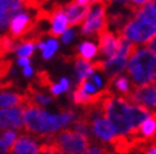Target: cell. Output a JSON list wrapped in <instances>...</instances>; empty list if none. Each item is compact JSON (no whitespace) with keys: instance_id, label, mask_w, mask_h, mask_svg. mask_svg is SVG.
I'll use <instances>...</instances> for the list:
<instances>
[{"instance_id":"6da1fadb","label":"cell","mask_w":156,"mask_h":154,"mask_svg":"<svg viewBox=\"0 0 156 154\" xmlns=\"http://www.w3.org/2000/svg\"><path fill=\"white\" fill-rule=\"evenodd\" d=\"M80 115L74 110H64L58 114H51L47 110L30 104L24 105V125L30 134L38 135L40 139L55 136L62 129L74 125Z\"/></svg>"},{"instance_id":"7a4b0ae2","label":"cell","mask_w":156,"mask_h":154,"mask_svg":"<svg viewBox=\"0 0 156 154\" xmlns=\"http://www.w3.org/2000/svg\"><path fill=\"white\" fill-rule=\"evenodd\" d=\"M127 76L133 87L156 83V55L147 47H137L128 59Z\"/></svg>"},{"instance_id":"3957f363","label":"cell","mask_w":156,"mask_h":154,"mask_svg":"<svg viewBox=\"0 0 156 154\" xmlns=\"http://www.w3.org/2000/svg\"><path fill=\"white\" fill-rule=\"evenodd\" d=\"M104 110L105 118L114 128L118 138H133V132L128 122V107L129 101L123 96H115L113 92L107 89L104 97L100 101Z\"/></svg>"},{"instance_id":"277c9868","label":"cell","mask_w":156,"mask_h":154,"mask_svg":"<svg viewBox=\"0 0 156 154\" xmlns=\"http://www.w3.org/2000/svg\"><path fill=\"white\" fill-rule=\"evenodd\" d=\"M135 45L147 44L156 35V15L137 10L118 33Z\"/></svg>"},{"instance_id":"5b68a950","label":"cell","mask_w":156,"mask_h":154,"mask_svg":"<svg viewBox=\"0 0 156 154\" xmlns=\"http://www.w3.org/2000/svg\"><path fill=\"white\" fill-rule=\"evenodd\" d=\"M53 144L67 154H85L90 148V139L74 129H64L52 139Z\"/></svg>"},{"instance_id":"8992f818","label":"cell","mask_w":156,"mask_h":154,"mask_svg":"<svg viewBox=\"0 0 156 154\" xmlns=\"http://www.w3.org/2000/svg\"><path fill=\"white\" fill-rule=\"evenodd\" d=\"M107 27H108L107 4L105 3L91 4L88 17L80 29L81 34L85 37H93V35L98 37L104 30H107Z\"/></svg>"},{"instance_id":"52a82bcc","label":"cell","mask_w":156,"mask_h":154,"mask_svg":"<svg viewBox=\"0 0 156 154\" xmlns=\"http://www.w3.org/2000/svg\"><path fill=\"white\" fill-rule=\"evenodd\" d=\"M126 99L131 104L144 106L152 114H156V83L133 87Z\"/></svg>"},{"instance_id":"ba28073f","label":"cell","mask_w":156,"mask_h":154,"mask_svg":"<svg viewBox=\"0 0 156 154\" xmlns=\"http://www.w3.org/2000/svg\"><path fill=\"white\" fill-rule=\"evenodd\" d=\"M95 65L98 71H100L107 77L108 82H111L118 76H121L124 70H127L128 58L117 55L114 58L111 59H98L95 61Z\"/></svg>"},{"instance_id":"9c48e42d","label":"cell","mask_w":156,"mask_h":154,"mask_svg":"<svg viewBox=\"0 0 156 154\" xmlns=\"http://www.w3.org/2000/svg\"><path fill=\"white\" fill-rule=\"evenodd\" d=\"M0 126L2 130H22L24 125V105L14 106L0 111Z\"/></svg>"},{"instance_id":"30bf717a","label":"cell","mask_w":156,"mask_h":154,"mask_svg":"<svg viewBox=\"0 0 156 154\" xmlns=\"http://www.w3.org/2000/svg\"><path fill=\"white\" fill-rule=\"evenodd\" d=\"M27 8H24L19 14L15 15L9 25V29H8V35H10L15 41L23 38L34 25V22L30 17L29 12L27 10Z\"/></svg>"},{"instance_id":"8fae6325","label":"cell","mask_w":156,"mask_h":154,"mask_svg":"<svg viewBox=\"0 0 156 154\" xmlns=\"http://www.w3.org/2000/svg\"><path fill=\"white\" fill-rule=\"evenodd\" d=\"M118 33H114L113 30H104L102 34L98 35V47L99 55L102 56V59H111L118 55L119 41Z\"/></svg>"},{"instance_id":"7c38bea8","label":"cell","mask_w":156,"mask_h":154,"mask_svg":"<svg viewBox=\"0 0 156 154\" xmlns=\"http://www.w3.org/2000/svg\"><path fill=\"white\" fill-rule=\"evenodd\" d=\"M91 126V133L98 140L103 143H111L112 145L115 143V140L118 139L117 133L112 124L109 122V120L105 116H102L97 120H94L90 124Z\"/></svg>"},{"instance_id":"4fadbf2b","label":"cell","mask_w":156,"mask_h":154,"mask_svg":"<svg viewBox=\"0 0 156 154\" xmlns=\"http://www.w3.org/2000/svg\"><path fill=\"white\" fill-rule=\"evenodd\" d=\"M48 22H50L48 34L51 35V38L62 37V34L69 29V25H70L64 6H56L53 12L50 14V17H48Z\"/></svg>"},{"instance_id":"5bb4252c","label":"cell","mask_w":156,"mask_h":154,"mask_svg":"<svg viewBox=\"0 0 156 154\" xmlns=\"http://www.w3.org/2000/svg\"><path fill=\"white\" fill-rule=\"evenodd\" d=\"M10 154H41V144L28 134H22L10 152Z\"/></svg>"},{"instance_id":"9a60e30c","label":"cell","mask_w":156,"mask_h":154,"mask_svg":"<svg viewBox=\"0 0 156 154\" xmlns=\"http://www.w3.org/2000/svg\"><path fill=\"white\" fill-rule=\"evenodd\" d=\"M64 9L67 15L70 25L74 27V25L81 24V23L84 24L85 19L88 17L90 5H80L76 2H71V3H67L66 5H64Z\"/></svg>"},{"instance_id":"2e32d148","label":"cell","mask_w":156,"mask_h":154,"mask_svg":"<svg viewBox=\"0 0 156 154\" xmlns=\"http://www.w3.org/2000/svg\"><path fill=\"white\" fill-rule=\"evenodd\" d=\"M74 68H75V73H76V82H77V85H80L84 81L91 79V77L97 73L95 71H98L95 63L90 62V61H85V59L80 58L79 56L75 58Z\"/></svg>"},{"instance_id":"e0dca14e","label":"cell","mask_w":156,"mask_h":154,"mask_svg":"<svg viewBox=\"0 0 156 154\" xmlns=\"http://www.w3.org/2000/svg\"><path fill=\"white\" fill-rule=\"evenodd\" d=\"M135 140L142 144H147L150 140L156 139V114H152L151 116L147 119L142 126L140 128L138 134L136 138H133Z\"/></svg>"},{"instance_id":"ac0fdd59","label":"cell","mask_w":156,"mask_h":154,"mask_svg":"<svg viewBox=\"0 0 156 154\" xmlns=\"http://www.w3.org/2000/svg\"><path fill=\"white\" fill-rule=\"evenodd\" d=\"M26 96H27V104L42 107V109L44 106H47V105L53 102L52 96L47 95L46 92H43L41 90H37L33 85H30L28 87V90L26 91Z\"/></svg>"},{"instance_id":"d6986e66","label":"cell","mask_w":156,"mask_h":154,"mask_svg":"<svg viewBox=\"0 0 156 154\" xmlns=\"http://www.w3.org/2000/svg\"><path fill=\"white\" fill-rule=\"evenodd\" d=\"M27 104V96L26 94H19L15 91H8L3 90L0 94V106L2 109H10L14 106H20Z\"/></svg>"},{"instance_id":"ffe728a7","label":"cell","mask_w":156,"mask_h":154,"mask_svg":"<svg viewBox=\"0 0 156 154\" xmlns=\"http://www.w3.org/2000/svg\"><path fill=\"white\" fill-rule=\"evenodd\" d=\"M131 86H132V82H131L129 77H128V76L121 75V76L117 77V79H114L113 81L109 82V85H108L107 89H109L112 92H113V90H114L115 92L121 94V96L127 97V96L129 95V92L132 91Z\"/></svg>"},{"instance_id":"44dd1931","label":"cell","mask_w":156,"mask_h":154,"mask_svg":"<svg viewBox=\"0 0 156 154\" xmlns=\"http://www.w3.org/2000/svg\"><path fill=\"white\" fill-rule=\"evenodd\" d=\"M77 55L85 61H91L99 55V47L91 41H84L77 45Z\"/></svg>"},{"instance_id":"7402d4cb","label":"cell","mask_w":156,"mask_h":154,"mask_svg":"<svg viewBox=\"0 0 156 154\" xmlns=\"http://www.w3.org/2000/svg\"><path fill=\"white\" fill-rule=\"evenodd\" d=\"M29 0H0V15L19 13L28 6Z\"/></svg>"},{"instance_id":"603a6c76","label":"cell","mask_w":156,"mask_h":154,"mask_svg":"<svg viewBox=\"0 0 156 154\" xmlns=\"http://www.w3.org/2000/svg\"><path fill=\"white\" fill-rule=\"evenodd\" d=\"M18 134L15 130H3L2 139H0V148H2V154H10L14 144L18 140Z\"/></svg>"},{"instance_id":"cb8c5ba5","label":"cell","mask_w":156,"mask_h":154,"mask_svg":"<svg viewBox=\"0 0 156 154\" xmlns=\"http://www.w3.org/2000/svg\"><path fill=\"white\" fill-rule=\"evenodd\" d=\"M37 39H27L26 42L19 43L15 55L18 56V58L24 57V58H30V56H33L34 49L37 48Z\"/></svg>"},{"instance_id":"d4e9b609","label":"cell","mask_w":156,"mask_h":154,"mask_svg":"<svg viewBox=\"0 0 156 154\" xmlns=\"http://www.w3.org/2000/svg\"><path fill=\"white\" fill-rule=\"evenodd\" d=\"M18 45H19V43L15 39H13L10 35H8V34L3 35V38H2V55L4 56L6 53L15 52L18 48Z\"/></svg>"},{"instance_id":"484cf974","label":"cell","mask_w":156,"mask_h":154,"mask_svg":"<svg viewBox=\"0 0 156 154\" xmlns=\"http://www.w3.org/2000/svg\"><path fill=\"white\" fill-rule=\"evenodd\" d=\"M57 49H58V41L56 38H50L47 41V44H46L44 51L42 52V57L44 59H51Z\"/></svg>"},{"instance_id":"4316f807","label":"cell","mask_w":156,"mask_h":154,"mask_svg":"<svg viewBox=\"0 0 156 154\" xmlns=\"http://www.w3.org/2000/svg\"><path fill=\"white\" fill-rule=\"evenodd\" d=\"M73 126H74V130H76L77 133H80V134L88 136V138H90V135L93 134V133H91V126H90V124L85 121L84 119H81L80 116H79L77 121L75 122Z\"/></svg>"},{"instance_id":"83f0119b","label":"cell","mask_w":156,"mask_h":154,"mask_svg":"<svg viewBox=\"0 0 156 154\" xmlns=\"http://www.w3.org/2000/svg\"><path fill=\"white\" fill-rule=\"evenodd\" d=\"M77 86H80L85 92H87V94H89V95H91V96H97V95H99V94H100L99 89L95 86L94 83H93V81L87 80V81H84L83 83L77 85Z\"/></svg>"},{"instance_id":"f1b7e54d","label":"cell","mask_w":156,"mask_h":154,"mask_svg":"<svg viewBox=\"0 0 156 154\" xmlns=\"http://www.w3.org/2000/svg\"><path fill=\"white\" fill-rule=\"evenodd\" d=\"M85 154H113L102 144H91Z\"/></svg>"},{"instance_id":"f546056e","label":"cell","mask_w":156,"mask_h":154,"mask_svg":"<svg viewBox=\"0 0 156 154\" xmlns=\"http://www.w3.org/2000/svg\"><path fill=\"white\" fill-rule=\"evenodd\" d=\"M138 10H142L144 13L151 15H156V0H147V3L142 8H140Z\"/></svg>"},{"instance_id":"4dcf8cb0","label":"cell","mask_w":156,"mask_h":154,"mask_svg":"<svg viewBox=\"0 0 156 154\" xmlns=\"http://www.w3.org/2000/svg\"><path fill=\"white\" fill-rule=\"evenodd\" d=\"M146 3H147V0H129L128 8H129V10L132 12V14H135L140 8H142Z\"/></svg>"},{"instance_id":"1f68e13d","label":"cell","mask_w":156,"mask_h":154,"mask_svg":"<svg viewBox=\"0 0 156 154\" xmlns=\"http://www.w3.org/2000/svg\"><path fill=\"white\" fill-rule=\"evenodd\" d=\"M74 37H75V33H74V30L71 29V28H69L66 32L62 34V37H61V41H62V43L64 44H69V43H71L73 41H74Z\"/></svg>"},{"instance_id":"d6a6232c","label":"cell","mask_w":156,"mask_h":154,"mask_svg":"<svg viewBox=\"0 0 156 154\" xmlns=\"http://www.w3.org/2000/svg\"><path fill=\"white\" fill-rule=\"evenodd\" d=\"M50 91L53 96H60L61 94H64V90H62L60 83H52L50 86Z\"/></svg>"},{"instance_id":"836d02e7","label":"cell","mask_w":156,"mask_h":154,"mask_svg":"<svg viewBox=\"0 0 156 154\" xmlns=\"http://www.w3.org/2000/svg\"><path fill=\"white\" fill-rule=\"evenodd\" d=\"M91 81H93V83H94L95 85V86L99 89V90H104L103 87H104V82H103V79H102V77H100L98 73H95L94 76H93L91 77Z\"/></svg>"},{"instance_id":"e575fe53","label":"cell","mask_w":156,"mask_h":154,"mask_svg":"<svg viewBox=\"0 0 156 154\" xmlns=\"http://www.w3.org/2000/svg\"><path fill=\"white\" fill-rule=\"evenodd\" d=\"M58 83L61 85V87H62V90H64V92H67L70 90V80L67 79V77H62V79H60Z\"/></svg>"},{"instance_id":"d590c367","label":"cell","mask_w":156,"mask_h":154,"mask_svg":"<svg viewBox=\"0 0 156 154\" xmlns=\"http://www.w3.org/2000/svg\"><path fill=\"white\" fill-rule=\"evenodd\" d=\"M22 73H23V76H24V77H27V79H30V77L34 75V70H33L32 66H27V67L23 68Z\"/></svg>"},{"instance_id":"8d00e7d4","label":"cell","mask_w":156,"mask_h":154,"mask_svg":"<svg viewBox=\"0 0 156 154\" xmlns=\"http://www.w3.org/2000/svg\"><path fill=\"white\" fill-rule=\"evenodd\" d=\"M17 65L22 68H24L27 66H30V58H24V57H20L17 59Z\"/></svg>"},{"instance_id":"74e56055","label":"cell","mask_w":156,"mask_h":154,"mask_svg":"<svg viewBox=\"0 0 156 154\" xmlns=\"http://www.w3.org/2000/svg\"><path fill=\"white\" fill-rule=\"evenodd\" d=\"M146 47L149 48V49H150L152 53H155V55H156V35L152 38V39H151L149 43L146 44Z\"/></svg>"},{"instance_id":"f35d334b","label":"cell","mask_w":156,"mask_h":154,"mask_svg":"<svg viewBox=\"0 0 156 154\" xmlns=\"http://www.w3.org/2000/svg\"><path fill=\"white\" fill-rule=\"evenodd\" d=\"M144 154H156V142H155L154 144L149 145V147H147V149L145 150V153H144Z\"/></svg>"},{"instance_id":"ab89813d","label":"cell","mask_w":156,"mask_h":154,"mask_svg":"<svg viewBox=\"0 0 156 154\" xmlns=\"http://www.w3.org/2000/svg\"><path fill=\"white\" fill-rule=\"evenodd\" d=\"M46 44H47V42H44V41H42V39H37V49L43 52L44 48H46Z\"/></svg>"},{"instance_id":"60d3db41","label":"cell","mask_w":156,"mask_h":154,"mask_svg":"<svg viewBox=\"0 0 156 154\" xmlns=\"http://www.w3.org/2000/svg\"><path fill=\"white\" fill-rule=\"evenodd\" d=\"M74 2H76L77 4H80V5H89L90 0H74Z\"/></svg>"},{"instance_id":"b9f144b4","label":"cell","mask_w":156,"mask_h":154,"mask_svg":"<svg viewBox=\"0 0 156 154\" xmlns=\"http://www.w3.org/2000/svg\"><path fill=\"white\" fill-rule=\"evenodd\" d=\"M53 154H67V153H64V152H61L56 145H55V152H53Z\"/></svg>"},{"instance_id":"7bdbcfd3","label":"cell","mask_w":156,"mask_h":154,"mask_svg":"<svg viewBox=\"0 0 156 154\" xmlns=\"http://www.w3.org/2000/svg\"><path fill=\"white\" fill-rule=\"evenodd\" d=\"M91 4H98V3H103V0H90Z\"/></svg>"},{"instance_id":"ee69618b","label":"cell","mask_w":156,"mask_h":154,"mask_svg":"<svg viewBox=\"0 0 156 154\" xmlns=\"http://www.w3.org/2000/svg\"><path fill=\"white\" fill-rule=\"evenodd\" d=\"M105 2L109 4V3H112V2H117V0H105Z\"/></svg>"},{"instance_id":"f6af8a7d","label":"cell","mask_w":156,"mask_h":154,"mask_svg":"<svg viewBox=\"0 0 156 154\" xmlns=\"http://www.w3.org/2000/svg\"><path fill=\"white\" fill-rule=\"evenodd\" d=\"M47 154H52V153H47Z\"/></svg>"}]
</instances>
